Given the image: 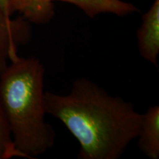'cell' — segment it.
I'll list each match as a JSON object with an SVG mask.
<instances>
[{"label":"cell","instance_id":"obj_1","mask_svg":"<svg viewBox=\"0 0 159 159\" xmlns=\"http://www.w3.org/2000/svg\"><path fill=\"white\" fill-rule=\"evenodd\" d=\"M46 112L59 119L80 144L79 159H119L138 136L143 114L85 77L68 94L45 91Z\"/></svg>","mask_w":159,"mask_h":159},{"label":"cell","instance_id":"obj_2","mask_svg":"<svg viewBox=\"0 0 159 159\" xmlns=\"http://www.w3.org/2000/svg\"><path fill=\"white\" fill-rule=\"evenodd\" d=\"M44 76L43 63L34 56H18L0 75V96L12 139L25 158L45 153L56 139L45 119Z\"/></svg>","mask_w":159,"mask_h":159},{"label":"cell","instance_id":"obj_3","mask_svg":"<svg viewBox=\"0 0 159 159\" xmlns=\"http://www.w3.org/2000/svg\"><path fill=\"white\" fill-rule=\"evenodd\" d=\"M55 1L72 4L90 18L102 13L126 16L140 12L134 4L122 0H10V12L19 13L30 23L44 25L55 16Z\"/></svg>","mask_w":159,"mask_h":159},{"label":"cell","instance_id":"obj_4","mask_svg":"<svg viewBox=\"0 0 159 159\" xmlns=\"http://www.w3.org/2000/svg\"><path fill=\"white\" fill-rule=\"evenodd\" d=\"M30 22L24 18L19 21L7 20L0 9V75L16 58L17 46L30 39Z\"/></svg>","mask_w":159,"mask_h":159},{"label":"cell","instance_id":"obj_5","mask_svg":"<svg viewBox=\"0 0 159 159\" xmlns=\"http://www.w3.org/2000/svg\"><path fill=\"white\" fill-rule=\"evenodd\" d=\"M136 35L141 56L157 66L159 55V0H154L148 11L142 16V24Z\"/></svg>","mask_w":159,"mask_h":159},{"label":"cell","instance_id":"obj_6","mask_svg":"<svg viewBox=\"0 0 159 159\" xmlns=\"http://www.w3.org/2000/svg\"><path fill=\"white\" fill-rule=\"evenodd\" d=\"M138 147L150 159L159 158V106H151L143 114L138 136Z\"/></svg>","mask_w":159,"mask_h":159},{"label":"cell","instance_id":"obj_7","mask_svg":"<svg viewBox=\"0 0 159 159\" xmlns=\"http://www.w3.org/2000/svg\"><path fill=\"white\" fill-rule=\"evenodd\" d=\"M15 157L24 158L13 142L8 121L0 96V159H11Z\"/></svg>","mask_w":159,"mask_h":159},{"label":"cell","instance_id":"obj_8","mask_svg":"<svg viewBox=\"0 0 159 159\" xmlns=\"http://www.w3.org/2000/svg\"><path fill=\"white\" fill-rule=\"evenodd\" d=\"M10 0H0V9L3 13L6 19L7 20L11 19V14L10 12V7H9Z\"/></svg>","mask_w":159,"mask_h":159}]
</instances>
